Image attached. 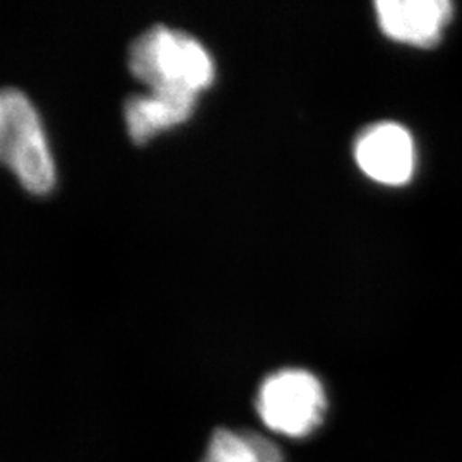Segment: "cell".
<instances>
[{
  "label": "cell",
  "mask_w": 462,
  "mask_h": 462,
  "mask_svg": "<svg viewBox=\"0 0 462 462\" xmlns=\"http://www.w3.org/2000/svg\"><path fill=\"white\" fill-rule=\"evenodd\" d=\"M255 406L259 418L273 433L303 439L322 425L328 413V396L314 374L286 368L263 382Z\"/></svg>",
  "instance_id": "3"
},
{
  "label": "cell",
  "mask_w": 462,
  "mask_h": 462,
  "mask_svg": "<svg viewBox=\"0 0 462 462\" xmlns=\"http://www.w3.org/2000/svg\"><path fill=\"white\" fill-rule=\"evenodd\" d=\"M0 162L33 194L55 183V163L33 103L17 89H0Z\"/></svg>",
  "instance_id": "2"
},
{
  "label": "cell",
  "mask_w": 462,
  "mask_h": 462,
  "mask_svg": "<svg viewBox=\"0 0 462 462\" xmlns=\"http://www.w3.org/2000/svg\"><path fill=\"white\" fill-rule=\"evenodd\" d=\"M202 462H286L273 440L250 430H216Z\"/></svg>",
  "instance_id": "7"
},
{
  "label": "cell",
  "mask_w": 462,
  "mask_h": 462,
  "mask_svg": "<svg viewBox=\"0 0 462 462\" xmlns=\"http://www.w3.org/2000/svg\"><path fill=\"white\" fill-rule=\"evenodd\" d=\"M375 9L383 33L421 47L435 43L452 16L447 0H382Z\"/></svg>",
  "instance_id": "5"
},
{
  "label": "cell",
  "mask_w": 462,
  "mask_h": 462,
  "mask_svg": "<svg viewBox=\"0 0 462 462\" xmlns=\"http://www.w3.org/2000/svg\"><path fill=\"white\" fill-rule=\"evenodd\" d=\"M196 97L180 93L149 91L139 95L125 105V124L129 135L137 144H143L156 134L168 131L185 122L196 108Z\"/></svg>",
  "instance_id": "6"
},
{
  "label": "cell",
  "mask_w": 462,
  "mask_h": 462,
  "mask_svg": "<svg viewBox=\"0 0 462 462\" xmlns=\"http://www.w3.org/2000/svg\"><path fill=\"white\" fill-rule=\"evenodd\" d=\"M355 158L372 180L402 185L413 177L416 163L413 137L394 122L375 124L358 137Z\"/></svg>",
  "instance_id": "4"
},
{
  "label": "cell",
  "mask_w": 462,
  "mask_h": 462,
  "mask_svg": "<svg viewBox=\"0 0 462 462\" xmlns=\"http://www.w3.org/2000/svg\"><path fill=\"white\" fill-rule=\"evenodd\" d=\"M129 67L149 91L196 98L215 79V62L206 47L194 36L166 26H154L134 42Z\"/></svg>",
  "instance_id": "1"
}]
</instances>
